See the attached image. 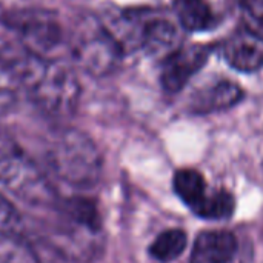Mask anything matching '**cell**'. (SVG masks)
Segmentation results:
<instances>
[{
    "label": "cell",
    "mask_w": 263,
    "mask_h": 263,
    "mask_svg": "<svg viewBox=\"0 0 263 263\" xmlns=\"http://www.w3.org/2000/svg\"><path fill=\"white\" fill-rule=\"evenodd\" d=\"M243 8L254 22L263 26V0H243Z\"/></svg>",
    "instance_id": "obj_19"
},
{
    "label": "cell",
    "mask_w": 263,
    "mask_h": 263,
    "mask_svg": "<svg viewBox=\"0 0 263 263\" xmlns=\"http://www.w3.org/2000/svg\"><path fill=\"white\" fill-rule=\"evenodd\" d=\"M15 103V96L11 89L0 86V116L6 114Z\"/></svg>",
    "instance_id": "obj_20"
},
{
    "label": "cell",
    "mask_w": 263,
    "mask_h": 263,
    "mask_svg": "<svg viewBox=\"0 0 263 263\" xmlns=\"http://www.w3.org/2000/svg\"><path fill=\"white\" fill-rule=\"evenodd\" d=\"M17 42L37 57L49 55L63 43V28L57 14L46 9H15L3 17Z\"/></svg>",
    "instance_id": "obj_6"
},
{
    "label": "cell",
    "mask_w": 263,
    "mask_h": 263,
    "mask_svg": "<svg viewBox=\"0 0 263 263\" xmlns=\"http://www.w3.org/2000/svg\"><path fill=\"white\" fill-rule=\"evenodd\" d=\"M22 86L39 109L57 119L72 116L80 100V82L60 60L39 57Z\"/></svg>",
    "instance_id": "obj_2"
},
{
    "label": "cell",
    "mask_w": 263,
    "mask_h": 263,
    "mask_svg": "<svg viewBox=\"0 0 263 263\" xmlns=\"http://www.w3.org/2000/svg\"><path fill=\"white\" fill-rule=\"evenodd\" d=\"M0 185L32 206H55L57 193L46 174L8 134L0 131Z\"/></svg>",
    "instance_id": "obj_3"
},
{
    "label": "cell",
    "mask_w": 263,
    "mask_h": 263,
    "mask_svg": "<svg viewBox=\"0 0 263 263\" xmlns=\"http://www.w3.org/2000/svg\"><path fill=\"white\" fill-rule=\"evenodd\" d=\"M225 62L236 71L256 72L263 68V35L242 28L233 32L220 48Z\"/></svg>",
    "instance_id": "obj_8"
},
{
    "label": "cell",
    "mask_w": 263,
    "mask_h": 263,
    "mask_svg": "<svg viewBox=\"0 0 263 263\" xmlns=\"http://www.w3.org/2000/svg\"><path fill=\"white\" fill-rule=\"evenodd\" d=\"M60 220L55 225V242L60 250L77 259H89L102 248V217L96 202L72 197L55 205Z\"/></svg>",
    "instance_id": "obj_5"
},
{
    "label": "cell",
    "mask_w": 263,
    "mask_h": 263,
    "mask_svg": "<svg viewBox=\"0 0 263 263\" xmlns=\"http://www.w3.org/2000/svg\"><path fill=\"white\" fill-rule=\"evenodd\" d=\"M176 17L190 32L208 31L216 25V14L206 0H174Z\"/></svg>",
    "instance_id": "obj_13"
},
{
    "label": "cell",
    "mask_w": 263,
    "mask_h": 263,
    "mask_svg": "<svg viewBox=\"0 0 263 263\" xmlns=\"http://www.w3.org/2000/svg\"><path fill=\"white\" fill-rule=\"evenodd\" d=\"M234 210H236L234 196L225 190H217L213 193H206L203 200L193 210V213L202 219L222 220L231 217Z\"/></svg>",
    "instance_id": "obj_15"
},
{
    "label": "cell",
    "mask_w": 263,
    "mask_h": 263,
    "mask_svg": "<svg viewBox=\"0 0 263 263\" xmlns=\"http://www.w3.org/2000/svg\"><path fill=\"white\" fill-rule=\"evenodd\" d=\"M211 46L194 43L179 46L163 57L160 69V83L168 92L182 91L186 83L206 65L211 55Z\"/></svg>",
    "instance_id": "obj_7"
},
{
    "label": "cell",
    "mask_w": 263,
    "mask_h": 263,
    "mask_svg": "<svg viewBox=\"0 0 263 263\" xmlns=\"http://www.w3.org/2000/svg\"><path fill=\"white\" fill-rule=\"evenodd\" d=\"M68 48L72 62L97 77L112 72L125 54L106 23L94 15H83L74 23Z\"/></svg>",
    "instance_id": "obj_4"
},
{
    "label": "cell",
    "mask_w": 263,
    "mask_h": 263,
    "mask_svg": "<svg viewBox=\"0 0 263 263\" xmlns=\"http://www.w3.org/2000/svg\"><path fill=\"white\" fill-rule=\"evenodd\" d=\"M0 263H37L32 253L25 248L20 237L0 233Z\"/></svg>",
    "instance_id": "obj_17"
},
{
    "label": "cell",
    "mask_w": 263,
    "mask_h": 263,
    "mask_svg": "<svg viewBox=\"0 0 263 263\" xmlns=\"http://www.w3.org/2000/svg\"><path fill=\"white\" fill-rule=\"evenodd\" d=\"M188 245V237L182 230H166L156 237L149 247L151 256L159 262L168 263L182 256Z\"/></svg>",
    "instance_id": "obj_16"
},
{
    "label": "cell",
    "mask_w": 263,
    "mask_h": 263,
    "mask_svg": "<svg viewBox=\"0 0 263 263\" xmlns=\"http://www.w3.org/2000/svg\"><path fill=\"white\" fill-rule=\"evenodd\" d=\"M23 220L17 208L0 193V233L6 236L20 237Z\"/></svg>",
    "instance_id": "obj_18"
},
{
    "label": "cell",
    "mask_w": 263,
    "mask_h": 263,
    "mask_svg": "<svg viewBox=\"0 0 263 263\" xmlns=\"http://www.w3.org/2000/svg\"><path fill=\"white\" fill-rule=\"evenodd\" d=\"M174 191L180 200L191 210H194L206 196V182L203 176L191 168L180 170L174 174Z\"/></svg>",
    "instance_id": "obj_14"
},
{
    "label": "cell",
    "mask_w": 263,
    "mask_h": 263,
    "mask_svg": "<svg viewBox=\"0 0 263 263\" xmlns=\"http://www.w3.org/2000/svg\"><path fill=\"white\" fill-rule=\"evenodd\" d=\"M46 162L57 179L77 190L92 188L102 177L103 160L97 145L74 128L62 129L49 140Z\"/></svg>",
    "instance_id": "obj_1"
},
{
    "label": "cell",
    "mask_w": 263,
    "mask_h": 263,
    "mask_svg": "<svg viewBox=\"0 0 263 263\" xmlns=\"http://www.w3.org/2000/svg\"><path fill=\"white\" fill-rule=\"evenodd\" d=\"M237 251V240L228 231H203L197 236L190 263H230Z\"/></svg>",
    "instance_id": "obj_9"
},
{
    "label": "cell",
    "mask_w": 263,
    "mask_h": 263,
    "mask_svg": "<svg viewBox=\"0 0 263 263\" xmlns=\"http://www.w3.org/2000/svg\"><path fill=\"white\" fill-rule=\"evenodd\" d=\"M37 59L18 42L0 37V79L23 85Z\"/></svg>",
    "instance_id": "obj_12"
},
{
    "label": "cell",
    "mask_w": 263,
    "mask_h": 263,
    "mask_svg": "<svg viewBox=\"0 0 263 263\" xmlns=\"http://www.w3.org/2000/svg\"><path fill=\"white\" fill-rule=\"evenodd\" d=\"M243 99V89L231 80H219L205 89H200L194 97L191 108L194 112L206 114L230 109Z\"/></svg>",
    "instance_id": "obj_10"
},
{
    "label": "cell",
    "mask_w": 263,
    "mask_h": 263,
    "mask_svg": "<svg viewBox=\"0 0 263 263\" xmlns=\"http://www.w3.org/2000/svg\"><path fill=\"white\" fill-rule=\"evenodd\" d=\"M179 48V29L170 20L160 17H148L145 14L142 35H140V49H145L148 54L165 57Z\"/></svg>",
    "instance_id": "obj_11"
}]
</instances>
